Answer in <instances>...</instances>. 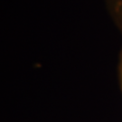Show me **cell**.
Instances as JSON below:
<instances>
[{
  "label": "cell",
  "mask_w": 122,
  "mask_h": 122,
  "mask_svg": "<svg viewBox=\"0 0 122 122\" xmlns=\"http://www.w3.org/2000/svg\"><path fill=\"white\" fill-rule=\"evenodd\" d=\"M114 23L122 34V0H105Z\"/></svg>",
  "instance_id": "1"
},
{
  "label": "cell",
  "mask_w": 122,
  "mask_h": 122,
  "mask_svg": "<svg viewBox=\"0 0 122 122\" xmlns=\"http://www.w3.org/2000/svg\"><path fill=\"white\" fill-rule=\"evenodd\" d=\"M118 76H119V81L122 90V50L119 53V62H118Z\"/></svg>",
  "instance_id": "2"
}]
</instances>
